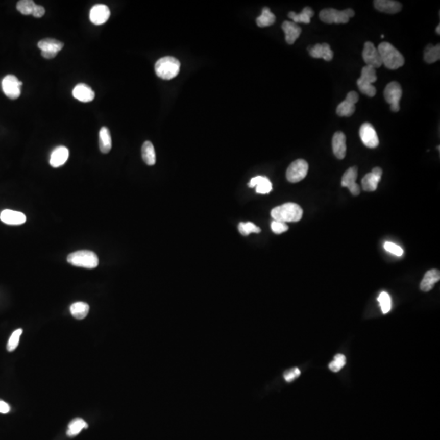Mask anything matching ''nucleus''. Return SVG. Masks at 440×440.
<instances>
[{"label":"nucleus","mask_w":440,"mask_h":440,"mask_svg":"<svg viewBox=\"0 0 440 440\" xmlns=\"http://www.w3.org/2000/svg\"><path fill=\"white\" fill-rule=\"evenodd\" d=\"M21 86L22 83L15 75H7L2 80L3 91L11 100L19 98L21 93Z\"/></svg>","instance_id":"1a4fd4ad"},{"label":"nucleus","mask_w":440,"mask_h":440,"mask_svg":"<svg viewBox=\"0 0 440 440\" xmlns=\"http://www.w3.org/2000/svg\"><path fill=\"white\" fill-rule=\"evenodd\" d=\"M362 56L367 66L373 67L374 69H378L382 66V60L378 49L376 48L374 43L371 42H366L364 43Z\"/></svg>","instance_id":"9d476101"},{"label":"nucleus","mask_w":440,"mask_h":440,"mask_svg":"<svg viewBox=\"0 0 440 440\" xmlns=\"http://www.w3.org/2000/svg\"><path fill=\"white\" fill-rule=\"evenodd\" d=\"M45 14V8H43V6H40V5H38L36 4L35 5V8H34V10H33L32 15L33 16L36 17V18H40L43 15Z\"/></svg>","instance_id":"a19ab883"},{"label":"nucleus","mask_w":440,"mask_h":440,"mask_svg":"<svg viewBox=\"0 0 440 440\" xmlns=\"http://www.w3.org/2000/svg\"><path fill=\"white\" fill-rule=\"evenodd\" d=\"M402 87L398 82H392L386 86L384 91V97L386 102L390 105V110L393 112L400 111V101L401 99Z\"/></svg>","instance_id":"0eeeda50"},{"label":"nucleus","mask_w":440,"mask_h":440,"mask_svg":"<svg viewBox=\"0 0 440 440\" xmlns=\"http://www.w3.org/2000/svg\"><path fill=\"white\" fill-rule=\"evenodd\" d=\"M378 301L379 302L380 306L382 308V311L383 314H386L389 312L392 309V299L389 294L386 292H382L380 294L378 298Z\"/></svg>","instance_id":"c9c22d12"},{"label":"nucleus","mask_w":440,"mask_h":440,"mask_svg":"<svg viewBox=\"0 0 440 440\" xmlns=\"http://www.w3.org/2000/svg\"><path fill=\"white\" fill-rule=\"evenodd\" d=\"M355 16L351 8L339 11L334 8H325L320 12V19L326 24H346Z\"/></svg>","instance_id":"39448f33"},{"label":"nucleus","mask_w":440,"mask_h":440,"mask_svg":"<svg viewBox=\"0 0 440 440\" xmlns=\"http://www.w3.org/2000/svg\"><path fill=\"white\" fill-rule=\"evenodd\" d=\"M10 411V406L6 402L0 400V413H8Z\"/></svg>","instance_id":"79ce46f5"},{"label":"nucleus","mask_w":440,"mask_h":440,"mask_svg":"<svg viewBox=\"0 0 440 440\" xmlns=\"http://www.w3.org/2000/svg\"><path fill=\"white\" fill-rule=\"evenodd\" d=\"M374 4L377 10L389 14L398 13L402 9V4L393 0H375Z\"/></svg>","instance_id":"4be33fe9"},{"label":"nucleus","mask_w":440,"mask_h":440,"mask_svg":"<svg viewBox=\"0 0 440 440\" xmlns=\"http://www.w3.org/2000/svg\"><path fill=\"white\" fill-rule=\"evenodd\" d=\"M381 38H382V39H383V38H384V35H382V36H381Z\"/></svg>","instance_id":"c03bdc74"},{"label":"nucleus","mask_w":440,"mask_h":440,"mask_svg":"<svg viewBox=\"0 0 440 440\" xmlns=\"http://www.w3.org/2000/svg\"><path fill=\"white\" fill-rule=\"evenodd\" d=\"M0 219L8 225H20L27 221V217L23 213L12 210H3L0 214Z\"/></svg>","instance_id":"6ab92c4d"},{"label":"nucleus","mask_w":440,"mask_h":440,"mask_svg":"<svg viewBox=\"0 0 440 440\" xmlns=\"http://www.w3.org/2000/svg\"><path fill=\"white\" fill-rule=\"evenodd\" d=\"M110 10L105 4H96L90 11V20L95 26L105 24L109 19Z\"/></svg>","instance_id":"dca6fc26"},{"label":"nucleus","mask_w":440,"mask_h":440,"mask_svg":"<svg viewBox=\"0 0 440 440\" xmlns=\"http://www.w3.org/2000/svg\"><path fill=\"white\" fill-rule=\"evenodd\" d=\"M359 101V95L355 91H350L345 101L337 105V114L340 117H351L355 113V104Z\"/></svg>","instance_id":"ddd939ff"},{"label":"nucleus","mask_w":440,"mask_h":440,"mask_svg":"<svg viewBox=\"0 0 440 440\" xmlns=\"http://www.w3.org/2000/svg\"><path fill=\"white\" fill-rule=\"evenodd\" d=\"M180 69V61L173 57H162L155 64L156 74L164 80H170L176 78Z\"/></svg>","instance_id":"7ed1b4c3"},{"label":"nucleus","mask_w":440,"mask_h":440,"mask_svg":"<svg viewBox=\"0 0 440 440\" xmlns=\"http://www.w3.org/2000/svg\"><path fill=\"white\" fill-rule=\"evenodd\" d=\"M384 248H385L386 251L390 253V254L396 255V256L400 257L404 255L403 249L397 246V245L394 244V243L386 242L384 244Z\"/></svg>","instance_id":"4c0bfd02"},{"label":"nucleus","mask_w":440,"mask_h":440,"mask_svg":"<svg viewBox=\"0 0 440 440\" xmlns=\"http://www.w3.org/2000/svg\"><path fill=\"white\" fill-rule=\"evenodd\" d=\"M39 48L42 51V56L46 59H53L57 57V53L63 48L64 43L61 41L53 39H45L38 43Z\"/></svg>","instance_id":"9b49d317"},{"label":"nucleus","mask_w":440,"mask_h":440,"mask_svg":"<svg viewBox=\"0 0 440 440\" xmlns=\"http://www.w3.org/2000/svg\"><path fill=\"white\" fill-rule=\"evenodd\" d=\"M250 188H256L257 193L267 194L273 190V184L268 178L264 176H256L252 178L249 183Z\"/></svg>","instance_id":"b1692460"},{"label":"nucleus","mask_w":440,"mask_h":440,"mask_svg":"<svg viewBox=\"0 0 440 440\" xmlns=\"http://www.w3.org/2000/svg\"><path fill=\"white\" fill-rule=\"evenodd\" d=\"M276 21V16L271 12L268 8H263L262 14L257 18L256 22L258 27H270Z\"/></svg>","instance_id":"c756f323"},{"label":"nucleus","mask_w":440,"mask_h":440,"mask_svg":"<svg viewBox=\"0 0 440 440\" xmlns=\"http://www.w3.org/2000/svg\"><path fill=\"white\" fill-rule=\"evenodd\" d=\"M300 374H301L300 370L298 368H295V369H292L289 371L285 372L284 374V378L287 382H293L294 380L296 379L298 377H299Z\"/></svg>","instance_id":"ea45409f"},{"label":"nucleus","mask_w":440,"mask_h":440,"mask_svg":"<svg viewBox=\"0 0 440 440\" xmlns=\"http://www.w3.org/2000/svg\"><path fill=\"white\" fill-rule=\"evenodd\" d=\"M68 263L84 268H95L99 264V259L95 253L90 251H79L72 253L67 258Z\"/></svg>","instance_id":"20e7f679"},{"label":"nucleus","mask_w":440,"mask_h":440,"mask_svg":"<svg viewBox=\"0 0 440 440\" xmlns=\"http://www.w3.org/2000/svg\"><path fill=\"white\" fill-rule=\"evenodd\" d=\"M22 329H16V330H15L12 333L10 338L8 340V345H7V350H8V352H13L18 347L20 335L22 334Z\"/></svg>","instance_id":"e433bc0d"},{"label":"nucleus","mask_w":440,"mask_h":440,"mask_svg":"<svg viewBox=\"0 0 440 440\" xmlns=\"http://www.w3.org/2000/svg\"><path fill=\"white\" fill-rule=\"evenodd\" d=\"M307 172H308V163L305 160H296L292 162L287 169V180L290 183H298L307 176Z\"/></svg>","instance_id":"6e6552de"},{"label":"nucleus","mask_w":440,"mask_h":440,"mask_svg":"<svg viewBox=\"0 0 440 440\" xmlns=\"http://www.w3.org/2000/svg\"><path fill=\"white\" fill-rule=\"evenodd\" d=\"M379 53L382 65L389 69H397L404 65V57L393 45L388 42H383L378 45Z\"/></svg>","instance_id":"f257e3e1"},{"label":"nucleus","mask_w":440,"mask_h":440,"mask_svg":"<svg viewBox=\"0 0 440 440\" xmlns=\"http://www.w3.org/2000/svg\"><path fill=\"white\" fill-rule=\"evenodd\" d=\"M309 54L313 58H322L330 61L333 58V52L328 43H317L315 46H309Z\"/></svg>","instance_id":"a211bd4d"},{"label":"nucleus","mask_w":440,"mask_h":440,"mask_svg":"<svg viewBox=\"0 0 440 440\" xmlns=\"http://www.w3.org/2000/svg\"><path fill=\"white\" fill-rule=\"evenodd\" d=\"M439 30H440V25H438V27H437V28H436V33H437V34H438V35H439V34H440Z\"/></svg>","instance_id":"37998d69"},{"label":"nucleus","mask_w":440,"mask_h":440,"mask_svg":"<svg viewBox=\"0 0 440 440\" xmlns=\"http://www.w3.org/2000/svg\"><path fill=\"white\" fill-rule=\"evenodd\" d=\"M142 158L148 166H154L156 163V154L154 145L150 141H145L142 146Z\"/></svg>","instance_id":"cd10ccee"},{"label":"nucleus","mask_w":440,"mask_h":440,"mask_svg":"<svg viewBox=\"0 0 440 440\" xmlns=\"http://www.w3.org/2000/svg\"><path fill=\"white\" fill-rule=\"evenodd\" d=\"M35 5L36 4L32 0H20L16 4V9L21 14L28 16V15H32L33 10H34Z\"/></svg>","instance_id":"473e14b6"},{"label":"nucleus","mask_w":440,"mask_h":440,"mask_svg":"<svg viewBox=\"0 0 440 440\" xmlns=\"http://www.w3.org/2000/svg\"><path fill=\"white\" fill-rule=\"evenodd\" d=\"M358 176V169L356 166L350 167L341 178V186L347 187L353 196H358L360 193V188L356 184Z\"/></svg>","instance_id":"4468645a"},{"label":"nucleus","mask_w":440,"mask_h":440,"mask_svg":"<svg viewBox=\"0 0 440 440\" xmlns=\"http://www.w3.org/2000/svg\"><path fill=\"white\" fill-rule=\"evenodd\" d=\"M313 16H314V12H313L312 8H310V7H306V8H303V11L299 14L294 12H290L288 15L289 18L293 20V22L304 23V24H309L311 22V19Z\"/></svg>","instance_id":"bb28decb"},{"label":"nucleus","mask_w":440,"mask_h":440,"mask_svg":"<svg viewBox=\"0 0 440 440\" xmlns=\"http://www.w3.org/2000/svg\"><path fill=\"white\" fill-rule=\"evenodd\" d=\"M382 176V170L381 168H374L372 172L368 173L362 179V188L366 192H374L378 188Z\"/></svg>","instance_id":"2eb2a0df"},{"label":"nucleus","mask_w":440,"mask_h":440,"mask_svg":"<svg viewBox=\"0 0 440 440\" xmlns=\"http://www.w3.org/2000/svg\"><path fill=\"white\" fill-rule=\"evenodd\" d=\"M90 307L88 304L83 302H77L71 305L70 312L75 318L78 320H83L88 315Z\"/></svg>","instance_id":"c85d7f7f"},{"label":"nucleus","mask_w":440,"mask_h":440,"mask_svg":"<svg viewBox=\"0 0 440 440\" xmlns=\"http://www.w3.org/2000/svg\"><path fill=\"white\" fill-rule=\"evenodd\" d=\"M303 209L298 204L289 202L273 209L271 215L279 222H299L303 217Z\"/></svg>","instance_id":"f03ea898"},{"label":"nucleus","mask_w":440,"mask_h":440,"mask_svg":"<svg viewBox=\"0 0 440 440\" xmlns=\"http://www.w3.org/2000/svg\"><path fill=\"white\" fill-rule=\"evenodd\" d=\"M359 137L366 147L375 149L379 144V139L372 124L365 123L359 128Z\"/></svg>","instance_id":"f8f14e48"},{"label":"nucleus","mask_w":440,"mask_h":440,"mask_svg":"<svg viewBox=\"0 0 440 440\" xmlns=\"http://www.w3.org/2000/svg\"><path fill=\"white\" fill-rule=\"evenodd\" d=\"M377 73L376 69L373 67H363L361 71V76L357 80V85L359 91L364 95L370 97H374L376 95L377 90L373 85V83L377 81Z\"/></svg>","instance_id":"423d86ee"},{"label":"nucleus","mask_w":440,"mask_h":440,"mask_svg":"<svg viewBox=\"0 0 440 440\" xmlns=\"http://www.w3.org/2000/svg\"><path fill=\"white\" fill-rule=\"evenodd\" d=\"M440 280L439 271L432 269L425 274L420 284V289L424 292H429L434 288V285Z\"/></svg>","instance_id":"393cba45"},{"label":"nucleus","mask_w":440,"mask_h":440,"mask_svg":"<svg viewBox=\"0 0 440 440\" xmlns=\"http://www.w3.org/2000/svg\"><path fill=\"white\" fill-rule=\"evenodd\" d=\"M271 228H272V230L276 234H281L283 232H286L289 229V227H288V225L285 223L279 222V221L273 220L272 224H271Z\"/></svg>","instance_id":"58836bf2"},{"label":"nucleus","mask_w":440,"mask_h":440,"mask_svg":"<svg viewBox=\"0 0 440 440\" xmlns=\"http://www.w3.org/2000/svg\"><path fill=\"white\" fill-rule=\"evenodd\" d=\"M73 95L75 99L81 102H91L95 99V92L91 87L84 83H79L74 88Z\"/></svg>","instance_id":"412c9836"},{"label":"nucleus","mask_w":440,"mask_h":440,"mask_svg":"<svg viewBox=\"0 0 440 440\" xmlns=\"http://www.w3.org/2000/svg\"><path fill=\"white\" fill-rule=\"evenodd\" d=\"M87 423L82 418H75L72 422L69 423L68 430H67V435L69 437L76 436L79 433L81 432L83 429L87 428Z\"/></svg>","instance_id":"2f4dec72"},{"label":"nucleus","mask_w":440,"mask_h":440,"mask_svg":"<svg viewBox=\"0 0 440 440\" xmlns=\"http://www.w3.org/2000/svg\"><path fill=\"white\" fill-rule=\"evenodd\" d=\"M440 59V45L433 46L432 44H428L426 46L424 52V60L428 64H433L436 62Z\"/></svg>","instance_id":"7c9ffc66"},{"label":"nucleus","mask_w":440,"mask_h":440,"mask_svg":"<svg viewBox=\"0 0 440 440\" xmlns=\"http://www.w3.org/2000/svg\"><path fill=\"white\" fill-rule=\"evenodd\" d=\"M239 232L243 236H248L251 233H259L261 232L260 228L256 226L253 223H240L238 226Z\"/></svg>","instance_id":"72a5a7b5"},{"label":"nucleus","mask_w":440,"mask_h":440,"mask_svg":"<svg viewBox=\"0 0 440 440\" xmlns=\"http://www.w3.org/2000/svg\"><path fill=\"white\" fill-rule=\"evenodd\" d=\"M333 154L337 159H344L347 154V137L341 132H335L332 139Z\"/></svg>","instance_id":"f3484780"},{"label":"nucleus","mask_w":440,"mask_h":440,"mask_svg":"<svg viewBox=\"0 0 440 440\" xmlns=\"http://www.w3.org/2000/svg\"><path fill=\"white\" fill-rule=\"evenodd\" d=\"M99 147L102 154H108L112 149V138L107 128H101L99 133Z\"/></svg>","instance_id":"a878e982"},{"label":"nucleus","mask_w":440,"mask_h":440,"mask_svg":"<svg viewBox=\"0 0 440 440\" xmlns=\"http://www.w3.org/2000/svg\"><path fill=\"white\" fill-rule=\"evenodd\" d=\"M282 30L285 32V41L288 44H294L302 33V29L296 23L291 21H284Z\"/></svg>","instance_id":"5701e85b"},{"label":"nucleus","mask_w":440,"mask_h":440,"mask_svg":"<svg viewBox=\"0 0 440 440\" xmlns=\"http://www.w3.org/2000/svg\"><path fill=\"white\" fill-rule=\"evenodd\" d=\"M346 362L347 360H346L345 355H343V354H337L334 356L333 361L329 363V370H331L332 372L337 373L345 366Z\"/></svg>","instance_id":"f704fd0d"},{"label":"nucleus","mask_w":440,"mask_h":440,"mask_svg":"<svg viewBox=\"0 0 440 440\" xmlns=\"http://www.w3.org/2000/svg\"><path fill=\"white\" fill-rule=\"evenodd\" d=\"M69 157V151L65 146H59L51 154L50 165L54 168L62 166Z\"/></svg>","instance_id":"aec40b11"}]
</instances>
